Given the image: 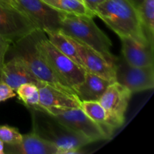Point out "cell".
<instances>
[{"label": "cell", "instance_id": "cell-11", "mask_svg": "<svg viewBox=\"0 0 154 154\" xmlns=\"http://www.w3.org/2000/svg\"><path fill=\"white\" fill-rule=\"evenodd\" d=\"M73 39L78 48L84 69L87 72L95 74L111 82H116L115 65L107 61L102 56L87 45Z\"/></svg>", "mask_w": 154, "mask_h": 154}, {"label": "cell", "instance_id": "cell-9", "mask_svg": "<svg viewBox=\"0 0 154 154\" xmlns=\"http://www.w3.org/2000/svg\"><path fill=\"white\" fill-rule=\"evenodd\" d=\"M35 29V24L22 10L0 1V36L13 42Z\"/></svg>", "mask_w": 154, "mask_h": 154}, {"label": "cell", "instance_id": "cell-8", "mask_svg": "<svg viewBox=\"0 0 154 154\" xmlns=\"http://www.w3.org/2000/svg\"><path fill=\"white\" fill-rule=\"evenodd\" d=\"M116 82L132 93L152 90L154 87V66L136 67L117 57L115 63Z\"/></svg>", "mask_w": 154, "mask_h": 154}, {"label": "cell", "instance_id": "cell-23", "mask_svg": "<svg viewBox=\"0 0 154 154\" xmlns=\"http://www.w3.org/2000/svg\"><path fill=\"white\" fill-rule=\"evenodd\" d=\"M11 43L12 42L8 38L3 37V36H0V77H1L2 68L5 63V60L6 54H7L9 47Z\"/></svg>", "mask_w": 154, "mask_h": 154}, {"label": "cell", "instance_id": "cell-21", "mask_svg": "<svg viewBox=\"0 0 154 154\" xmlns=\"http://www.w3.org/2000/svg\"><path fill=\"white\" fill-rule=\"evenodd\" d=\"M15 92L28 108H37L39 106L38 89L35 84L32 83L23 84Z\"/></svg>", "mask_w": 154, "mask_h": 154}, {"label": "cell", "instance_id": "cell-6", "mask_svg": "<svg viewBox=\"0 0 154 154\" xmlns=\"http://www.w3.org/2000/svg\"><path fill=\"white\" fill-rule=\"evenodd\" d=\"M55 117L59 121L75 132L88 138L92 143L103 140H108L101 128L92 120L81 107L79 108H39Z\"/></svg>", "mask_w": 154, "mask_h": 154}, {"label": "cell", "instance_id": "cell-25", "mask_svg": "<svg viewBox=\"0 0 154 154\" xmlns=\"http://www.w3.org/2000/svg\"><path fill=\"white\" fill-rule=\"evenodd\" d=\"M84 3H85L86 5L90 8V11L93 12L94 14L95 10H96V7L100 4L101 2L104 1V0H82ZM95 15V14H94Z\"/></svg>", "mask_w": 154, "mask_h": 154}, {"label": "cell", "instance_id": "cell-7", "mask_svg": "<svg viewBox=\"0 0 154 154\" xmlns=\"http://www.w3.org/2000/svg\"><path fill=\"white\" fill-rule=\"evenodd\" d=\"M132 93L117 82L110 84L99 102L107 114L109 126L115 131L123 125L125 114Z\"/></svg>", "mask_w": 154, "mask_h": 154}, {"label": "cell", "instance_id": "cell-5", "mask_svg": "<svg viewBox=\"0 0 154 154\" xmlns=\"http://www.w3.org/2000/svg\"><path fill=\"white\" fill-rule=\"evenodd\" d=\"M36 48L53 72L66 85L74 90L75 86L84 81L87 71L59 51L42 30L36 41Z\"/></svg>", "mask_w": 154, "mask_h": 154}, {"label": "cell", "instance_id": "cell-19", "mask_svg": "<svg viewBox=\"0 0 154 154\" xmlns=\"http://www.w3.org/2000/svg\"><path fill=\"white\" fill-rule=\"evenodd\" d=\"M45 2L54 8L66 14L76 15H84L94 17L92 11L82 0H43Z\"/></svg>", "mask_w": 154, "mask_h": 154}, {"label": "cell", "instance_id": "cell-15", "mask_svg": "<svg viewBox=\"0 0 154 154\" xmlns=\"http://www.w3.org/2000/svg\"><path fill=\"white\" fill-rule=\"evenodd\" d=\"M58 148L32 132L23 135L18 144H5V153L8 154H57Z\"/></svg>", "mask_w": 154, "mask_h": 154}, {"label": "cell", "instance_id": "cell-3", "mask_svg": "<svg viewBox=\"0 0 154 154\" xmlns=\"http://www.w3.org/2000/svg\"><path fill=\"white\" fill-rule=\"evenodd\" d=\"M40 29H35L29 34L17 39L11 44L7 54L11 57H17L23 60L32 75L42 82L47 83L55 88L69 93L75 94L72 87L66 85L54 72L36 48Z\"/></svg>", "mask_w": 154, "mask_h": 154}, {"label": "cell", "instance_id": "cell-14", "mask_svg": "<svg viewBox=\"0 0 154 154\" xmlns=\"http://www.w3.org/2000/svg\"><path fill=\"white\" fill-rule=\"evenodd\" d=\"M39 93V106L37 108H79L81 102L76 95L69 94L55 88L53 86L42 82L38 87Z\"/></svg>", "mask_w": 154, "mask_h": 154}, {"label": "cell", "instance_id": "cell-17", "mask_svg": "<svg viewBox=\"0 0 154 154\" xmlns=\"http://www.w3.org/2000/svg\"><path fill=\"white\" fill-rule=\"evenodd\" d=\"M45 35L51 44L60 51L67 56L73 61L83 67L78 50L75 40L60 30L57 31H45ZM84 68V67H83Z\"/></svg>", "mask_w": 154, "mask_h": 154}, {"label": "cell", "instance_id": "cell-24", "mask_svg": "<svg viewBox=\"0 0 154 154\" xmlns=\"http://www.w3.org/2000/svg\"><path fill=\"white\" fill-rule=\"evenodd\" d=\"M16 92L6 83L0 81V102H5L16 96Z\"/></svg>", "mask_w": 154, "mask_h": 154}, {"label": "cell", "instance_id": "cell-16", "mask_svg": "<svg viewBox=\"0 0 154 154\" xmlns=\"http://www.w3.org/2000/svg\"><path fill=\"white\" fill-rule=\"evenodd\" d=\"M111 83L95 74L86 72L84 81L75 86L74 90L81 102L99 101Z\"/></svg>", "mask_w": 154, "mask_h": 154}, {"label": "cell", "instance_id": "cell-27", "mask_svg": "<svg viewBox=\"0 0 154 154\" xmlns=\"http://www.w3.org/2000/svg\"><path fill=\"white\" fill-rule=\"evenodd\" d=\"M129 1L132 3V5H133L135 8L138 9V8L141 6V5L142 4L144 0H129Z\"/></svg>", "mask_w": 154, "mask_h": 154}, {"label": "cell", "instance_id": "cell-12", "mask_svg": "<svg viewBox=\"0 0 154 154\" xmlns=\"http://www.w3.org/2000/svg\"><path fill=\"white\" fill-rule=\"evenodd\" d=\"M0 81L6 83L14 91L23 84L32 83L38 87L42 83L32 75L23 60L15 56L11 57L10 60L5 63Z\"/></svg>", "mask_w": 154, "mask_h": 154}, {"label": "cell", "instance_id": "cell-1", "mask_svg": "<svg viewBox=\"0 0 154 154\" xmlns=\"http://www.w3.org/2000/svg\"><path fill=\"white\" fill-rule=\"evenodd\" d=\"M94 14L120 38L132 37L153 48L144 34L138 9L129 0H104L96 7Z\"/></svg>", "mask_w": 154, "mask_h": 154}, {"label": "cell", "instance_id": "cell-20", "mask_svg": "<svg viewBox=\"0 0 154 154\" xmlns=\"http://www.w3.org/2000/svg\"><path fill=\"white\" fill-rule=\"evenodd\" d=\"M138 11L144 34L149 43L153 48L154 0H144Z\"/></svg>", "mask_w": 154, "mask_h": 154}, {"label": "cell", "instance_id": "cell-22", "mask_svg": "<svg viewBox=\"0 0 154 154\" xmlns=\"http://www.w3.org/2000/svg\"><path fill=\"white\" fill-rule=\"evenodd\" d=\"M23 135L17 129L8 126H0V140L5 144H18L22 141Z\"/></svg>", "mask_w": 154, "mask_h": 154}, {"label": "cell", "instance_id": "cell-4", "mask_svg": "<svg viewBox=\"0 0 154 154\" xmlns=\"http://www.w3.org/2000/svg\"><path fill=\"white\" fill-rule=\"evenodd\" d=\"M60 30L87 45L107 61L115 65L117 57L111 52L112 42L98 27L93 17L64 13Z\"/></svg>", "mask_w": 154, "mask_h": 154}, {"label": "cell", "instance_id": "cell-18", "mask_svg": "<svg viewBox=\"0 0 154 154\" xmlns=\"http://www.w3.org/2000/svg\"><path fill=\"white\" fill-rule=\"evenodd\" d=\"M81 108L86 114L101 128L108 139H111L114 130H113L108 124L106 112L99 101L81 102Z\"/></svg>", "mask_w": 154, "mask_h": 154}, {"label": "cell", "instance_id": "cell-10", "mask_svg": "<svg viewBox=\"0 0 154 154\" xmlns=\"http://www.w3.org/2000/svg\"><path fill=\"white\" fill-rule=\"evenodd\" d=\"M17 2L21 10L37 29L44 32L60 29L64 12L54 8L43 0H17Z\"/></svg>", "mask_w": 154, "mask_h": 154}, {"label": "cell", "instance_id": "cell-2", "mask_svg": "<svg viewBox=\"0 0 154 154\" xmlns=\"http://www.w3.org/2000/svg\"><path fill=\"white\" fill-rule=\"evenodd\" d=\"M32 116V132L58 148L57 154L81 153L83 147L92 143L55 117L42 109L29 108Z\"/></svg>", "mask_w": 154, "mask_h": 154}, {"label": "cell", "instance_id": "cell-26", "mask_svg": "<svg viewBox=\"0 0 154 154\" xmlns=\"http://www.w3.org/2000/svg\"><path fill=\"white\" fill-rule=\"evenodd\" d=\"M0 1L2 2H4V3H5V4L10 5L14 6V7L20 9V6H19V5H18L17 0H0Z\"/></svg>", "mask_w": 154, "mask_h": 154}, {"label": "cell", "instance_id": "cell-13", "mask_svg": "<svg viewBox=\"0 0 154 154\" xmlns=\"http://www.w3.org/2000/svg\"><path fill=\"white\" fill-rule=\"evenodd\" d=\"M122 55L125 61L136 67L153 66V48L144 45L132 37L120 38Z\"/></svg>", "mask_w": 154, "mask_h": 154}, {"label": "cell", "instance_id": "cell-28", "mask_svg": "<svg viewBox=\"0 0 154 154\" xmlns=\"http://www.w3.org/2000/svg\"><path fill=\"white\" fill-rule=\"evenodd\" d=\"M0 154H5V144L0 140Z\"/></svg>", "mask_w": 154, "mask_h": 154}]
</instances>
